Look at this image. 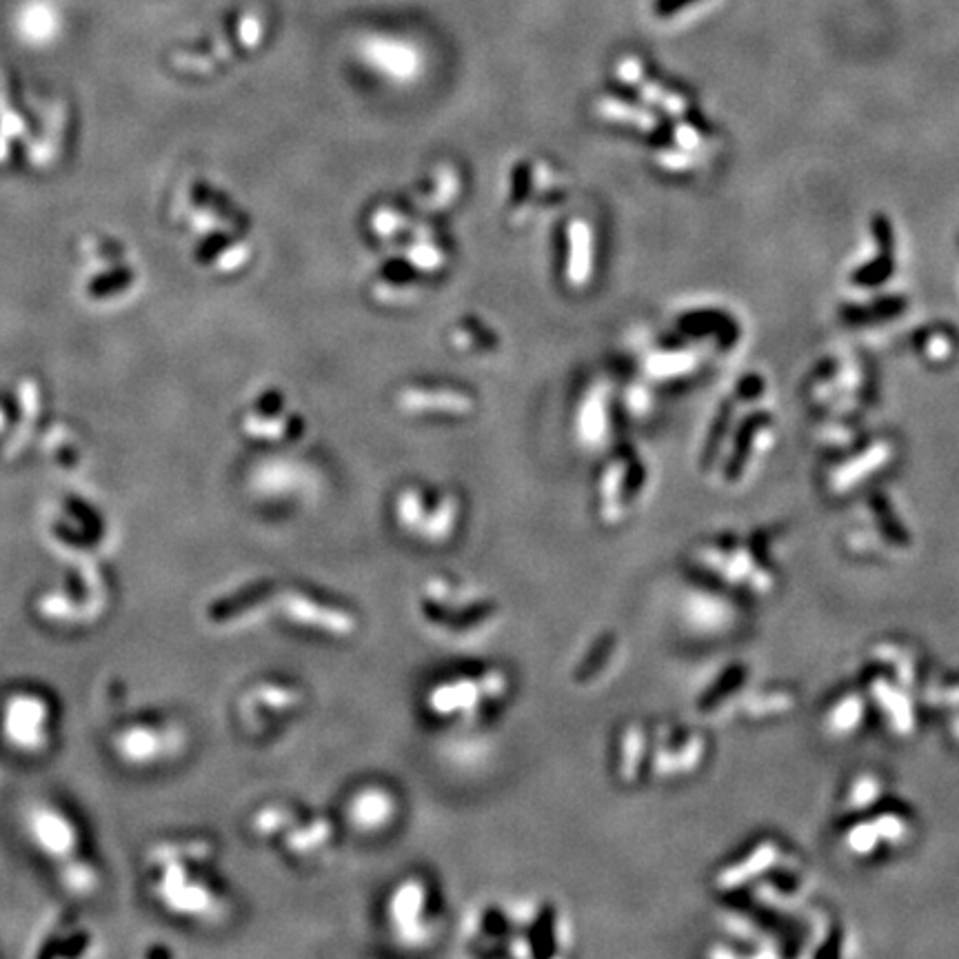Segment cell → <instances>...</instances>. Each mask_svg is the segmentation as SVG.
Returning <instances> with one entry per match:
<instances>
[{
    "mask_svg": "<svg viewBox=\"0 0 959 959\" xmlns=\"http://www.w3.org/2000/svg\"><path fill=\"white\" fill-rule=\"evenodd\" d=\"M309 693L305 684L291 675H262L238 693L234 718L249 738H271L302 718Z\"/></svg>",
    "mask_w": 959,
    "mask_h": 959,
    "instance_id": "cell-8",
    "label": "cell"
},
{
    "mask_svg": "<svg viewBox=\"0 0 959 959\" xmlns=\"http://www.w3.org/2000/svg\"><path fill=\"white\" fill-rule=\"evenodd\" d=\"M396 529L425 547H447L462 529V500L451 491L409 484L400 489L391 504Z\"/></svg>",
    "mask_w": 959,
    "mask_h": 959,
    "instance_id": "cell-9",
    "label": "cell"
},
{
    "mask_svg": "<svg viewBox=\"0 0 959 959\" xmlns=\"http://www.w3.org/2000/svg\"><path fill=\"white\" fill-rule=\"evenodd\" d=\"M402 806L405 804L396 786L385 780H365L347 793L342 820L360 835H385L400 822Z\"/></svg>",
    "mask_w": 959,
    "mask_h": 959,
    "instance_id": "cell-13",
    "label": "cell"
},
{
    "mask_svg": "<svg viewBox=\"0 0 959 959\" xmlns=\"http://www.w3.org/2000/svg\"><path fill=\"white\" fill-rule=\"evenodd\" d=\"M651 724L642 720L624 722L613 738L611 771L624 786L642 784L649 777Z\"/></svg>",
    "mask_w": 959,
    "mask_h": 959,
    "instance_id": "cell-17",
    "label": "cell"
},
{
    "mask_svg": "<svg viewBox=\"0 0 959 959\" xmlns=\"http://www.w3.org/2000/svg\"><path fill=\"white\" fill-rule=\"evenodd\" d=\"M407 258L411 260V265L422 271H438L442 269L444 262H447V256L442 254L440 247L431 240V236H422L416 240L409 249Z\"/></svg>",
    "mask_w": 959,
    "mask_h": 959,
    "instance_id": "cell-31",
    "label": "cell"
},
{
    "mask_svg": "<svg viewBox=\"0 0 959 959\" xmlns=\"http://www.w3.org/2000/svg\"><path fill=\"white\" fill-rule=\"evenodd\" d=\"M411 613L431 638L451 644L482 642L504 620L498 595L458 573L427 575L413 591Z\"/></svg>",
    "mask_w": 959,
    "mask_h": 959,
    "instance_id": "cell-2",
    "label": "cell"
},
{
    "mask_svg": "<svg viewBox=\"0 0 959 959\" xmlns=\"http://www.w3.org/2000/svg\"><path fill=\"white\" fill-rule=\"evenodd\" d=\"M775 560V535L769 531L706 540L689 553L691 571L702 582L735 598H766L773 593L780 582Z\"/></svg>",
    "mask_w": 959,
    "mask_h": 959,
    "instance_id": "cell-4",
    "label": "cell"
},
{
    "mask_svg": "<svg viewBox=\"0 0 959 959\" xmlns=\"http://www.w3.org/2000/svg\"><path fill=\"white\" fill-rule=\"evenodd\" d=\"M16 23L29 40L52 38L60 25V7L56 0H23L16 12Z\"/></svg>",
    "mask_w": 959,
    "mask_h": 959,
    "instance_id": "cell-24",
    "label": "cell"
},
{
    "mask_svg": "<svg viewBox=\"0 0 959 959\" xmlns=\"http://www.w3.org/2000/svg\"><path fill=\"white\" fill-rule=\"evenodd\" d=\"M622 658V640L615 633H602L595 638L587 651L580 655V660L573 666V682L582 686V689H593L607 682V678L618 669Z\"/></svg>",
    "mask_w": 959,
    "mask_h": 959,
    "instance_id": "cell-21",
    "label": "cell"
},
{
    "mask_svg": "<svg viewBox=\"0 0 959 959\" xmlns=\"http://www.w3.org/2000/svg\"><path fill=\"white\" fill-rule=\"evenodd\" d=\"M680 327L691 333V336H702V333L709 331H720V329H733V325L724 316L715 314V311H695V314H686L680 320Z\"/></svg>",
    "mask_w": 959,
    "mask_h": 959,
    "instance_id": "cell-34",
    "label": "cell"
},
{
    "mask_svg": "<svg viewBox=\"0 0 959 959\" xmlns=\"http://www.w3.org/2000/svg\"><path fill=\"white\" fill-rule=\"evenodd\" d=\"M309 484L305 467L291 460H267L251 473V489L265 500H296Z\"/></svg>",
    "mask_w": 959,
    "mask_h": 959,
    "instance_id": "cell-20",
    "label": "cell"
},
{
    "mask_svg": "<svg viewBox=\"0 0 959 959\" xmlns=\"http://www.w3.org/2000/svg\"><path fill=\"white\" fill-rule=\"evenodd\" d=\"M382 924L393 944L407 951H425L436 944L444 926V902L438 884L427 873H407L387 888Z\"/></svg>",
    "mask_w": 959,
    "mask_h": 959,
    "instance_id": "cell-6",
    "label": "cell"
},
{
    "mask_svg": "<svg viewBox=\"0 0 959 959\" xmlns=\"http://www.w3.org/2000/svg\"><path fill=\"white\" fill-rule=\"evenodd\" d=\"M888 458H891V447H888V444H877V447H873L871 451L862 453V456L857 458L853 464H846V467H842L837 473L835 471L831 473V478H829L831 491L833 493H844V491L857 487V484L864 482L868 473L873 476L877 469H882Z\"/></svg>",
    "mask_w": 959,
    "mask_h": 959,
    "instance_id": "cell-27",
    "label": "cell"
},
{
    "mask_svg": "<svg viewBox=\"0 0 959 959\" xmlns=\"http://www.w3.org/2000/svg\"><path fill=\"white\" fill-rule=\"evenodd\" d=\"M760 429H762V416H753L749 422H744L742 431L738 433V438H735V447H733L731 458H729V462H726V471H724L726 482H738L740 480V476L746 469V464H749L746 460H749V456H751L753 440H755L757 431H760Z\"/></svg>",
    "mask_w": 959,
    "mask_h": 959,
    "instance_id": "cell-29",
    "label": "cell"
},
{
    "mask_svg": "<svg viewBox=\"0 0 959 959\" xmlns=\"http://www.w3.org/2000/svg\"><path fill=\"white\" fill-rule=\"evenodd\" d=\"M915 833L917 820L911 809L884 802L873 811L846 817L840 846L855 862H877L906 849Z\"/></svg>",
    "mask_w": 959,
    "mask_h": 959,
    "instance_id": "cell-10",
    "label": "cell"
},
{
    "mask_svg": "<svg viewBox=\"0 0 959 959\" xmlns=\"http://www.w3.org/2000/svg\"><path fill=\"white\" fill-rule=\"evenodd\" d=\"M411 225L409 218H405L400 211L391 209V207H380L373 211L371 216V231L382 240H393L402 229H407Z\"/></svg>",
    "mask_w": 959,
    "mask_h": 959,
    "instance_id": "cell-33",
    "label": "cell"
},
{
    "mask_svg": "<svg viewBox=\"0 0 959 959\" xmlns=\"http://www.w3.org/2000/svg\"><path fill=\"white\" fill-rule=\"evenodd\" d=\"M242 431H245V436L254 440L278 442L291 436V422L287 416L282 418L267 411H251L242 418Z\"/></svg>",
    "mask_w": 959,
    "mask_h": 959,
    "instance_id": "cell-28",
    "label": "cell"
},
{
    "mask_svg": "<svg viewBox=\"0 0 959 959\" xmlns=\"http://www.w3.org/2000/svg\"><path fill=\"white\" fill-rule=\"evenodd\" d=\"M709 755L711 746L704 731L673 722L651 726L649 777L664 782L691 777L704 769Z\"/></svg>",
    "mask_w": 959,
    "mask_h": 959,
    "instance_id": "cell-12",
    "label": "cell"
},
{
    "mask_svg": "<svg viewBox=\"0 0 959 959\" xmlns=\"http://www.w3.org/2000/svg\"><path fill=\"white\" fill-rule=\"evenodd\" d=\"M738 604L733 595L713 584L704 582L702 587L691 589L682 600L684 627L695 635H724L738 627Z\"/></svg>",
    "mask_w": 959,
    "mask_h": 959,
    "instance_id": "cell-16",
    "label": "cell"
},
{
    "mask_svg": "<svg viewBox=\"0 0 959 959\" xmlns=\"http://www.w3.org/2000/svg\"><path fill=\"white\" fill-rule=\"evenodd\" d=\"M795 709V695L784 686H766V689L753 691L742 704V715L753 722H769L784 718L786 713Z\"/></svg>",
    "mask_w": 959,
    "mask_h": 959,
    "instance_id": "cell-25",
    "label": "cell"
},
{
    "mask_svg": "<svg viewBox=\"0 0 959 959\" xmlns=\"http://www.w3.org/2000/svg\"><path fill=\"white\" fill-rule=\"evenodd\" d=\"M904 309V302L902 300H895V298H888V300H880V305H875V307H846L842 309V316L846 322H851V325H864V322H871V318H891L895 314H900V311Z\"/></svg>",
    "mask_w": 959,
    "mask_h": 959,
    "instance_id": "cell-32",
    "label": "cell"
},
{
    "mask_svg": "<svg viewBox=\"0 0 959 959\" xmlns=\"http://www.w3.org/2000/svg\"><path fill=\"white\" fill-rule=\"evenodd\" d=\"M471 396L456 389H418L409 387L398 396V407L413 416L420 413H444V416H467L473 411Z\"/></svg>",
    "mask_w": 959,
    "mask_h": 959,
    "instance_id": "cell-22",
    "label": "cell"
},
{
    "mask_svg": "<svg viewBox=\"0 0 959 959\" xmlns=\"http://www.w3.org/2000/svg\"><path fill=\"white\" fill-rule=\"evenodd\" d=\"M516 682L500 664H464L440 673L422 691V711L447 729H471L507 706Z\"/></svg>",
    "mask_w": 959,
    "mask_h": 959,
    "instance_id": "cell-3",
    "label": "cell"
},
{
    "mask_svg": "<svg viewBox=\"0 0 959 959\" xmlns=\"http://www.w3.org/2000/svg\"><path fill=\"white\" fill-rule=\"evenodd\" d=\"M880 251H882L880 256H877L873 262H866V265H862L851 276V280L857 287H880L884 280L893 276L895 271L893 249H880Z\"/></svg>",
    "mask_w": 959,
    "mask_h": 959,
    "instance_id": "cell-30",
    "label": "cell"
},
{
    "mask_svg": "<svg viewBox=\"0 0 959 959\" xmlns=\"http://www.w3.org/2000/svg\"><path fill=\"white\" fill-rule=\"evenodd\" d=\"M764 389V382L757 378V376H749V378H744L740 385H738V396L742 400H753L757 398L762 393Z\"/></svg>",
    "mask_w": 959,
    "mask_h": 959,
    "instance_id": "cell-35",
    "label": "cell"
},
{
    "mask_svg": "<svg viewBox=\"0 0 959 959\" xmlns=\"http://www.w3.org/2000/svg\"><path fill=\"white\" fill-rule=\"evenodd\" d=\"M274 618L298 633L333 642L356 638L362 624L351 602L305 582H282Z\"/></svg>",
    "mask_w": 959,
    "mask_h": 959,
    "instance_id": "cell-7",
    "label": "cell"
},
{
    "mask_svg": "<svg viewBox=\"0 0 959 959\" xmlns=\"http://www.w3.org/2000/svg\"><path fill=\"white\" fill-rule=\"evenodd\" d=\"M795 860L793 851L784 846V842L777 837H762L749 846H744L740 855L726 860L724 866L718 868L713 877V884L722 893H740L744 886H755L766 875L773 873L775 868L789 864Z\"/></svg>",
    "mask_w": 959,
    "mask_h": 959,
    "instance_id": "cell-14",
    "label": "cell"
},
{
    "mask_svg": "<svg viewBox=\"0 0 959 959\" xmlns=\"http://www.w3.org/2000/svg\"><path fill=\"white\" fill-rule=\"evenodd\" d=\"M871 702H868L864 689H842L831 695L824 704L820 726L822 731L835 742L855 740L857 735L866 731L871 724Z\"/></svg>",
    "mask_w": 959,
    "mask_h": 959,
    "instance_id": "cell-18",
    "label": "cell"
},
{
    "mask_svg": "<svg viewBox=\"0 0 959 959\" xmlns=\"http://www.w3.org/2000/svg\"><path fill=\"white\" fill-rule=\"evenodd\" d=\"M644 480L646 471L642 462L624 458L613 460L600 476L598 498H595L598 518L604 524H609V527L624 522V518L631 513L635 500L642 496Z\"/></svg>",
    "mask_w": 959,
    "mask_h": 959,
    "instance_id": "cell-15",
    "label": "cell"
},
{
    "mask_svg": "<svg viewBox=\"0 0 959 959\" xmlns=\"http://www.w3.org/2000/svg\"><path fill=\"white\" fill-rule=\"evenodd\" d=\"M891 800V789L882 775L873 771H864L853 775V780L846 784V789L840 797V815L842 820L853 815H860L866 811H873L877 806Z\"/></svg>",
    "mask_w": 959,
    "mask_h": 959,
    "instance_id": "cell-23",
    "label": "cell"
},
{
    "mask_svg": "<svg viewBox=\"0 0 959 959\" xmlns=\"http://www.w3.org/2000/svg\"><path fill=\"white\" fill-rule=\"evenodd\" d=\"M365 63L393 83H411L420 74V56L413 45L396 38H369L362 45Z\"/></svg>",
    "mask_w": 959,
    "mask_h": 959,
    "instance_id": "cell-19",
    "label": "cell"
},
{
    "mask_svg": "<svg viewBox=\"0 0 959 959\" xmlns=\"http://www.w3.org/2000/svg\"><path fill=\"white\" fill-rule=\"evenodd\" d=\"M249 831L285 860L311 866L336 853L340 824L327 811L296 800H267L249 815Z\"/></svg>",
    "mask_w": 959,
    "mask_h": 959,
    "instance_id": "cell-5",
    "label": "cell"
},
{
    "mask_svg": "<svg viewBox=\"0 0 959 959\" xmlns=\"http://www.w3.org/2000/svg\"><path fill=\"white\" fill-rule=\"evenodd\" d=\"M280 589L282 582L271 575L231 584V589L209 602L207 620L214 629L227 633L256 629L276 613Z\"/></svg>",
    "mask_w": 959,
    "mask_h": 959,
    "instance_id": "cell-11",
    "label": "cell"
},
{
    "mask_svg": "<svg viewBox=\"0 0 959 959\" xmlns=\"http://www.w3.org/2000/svg\"><path fill=\"white\" fill-rule=\"evenodd\" d=\"M569 262L567 278L573 287H582L589 282L593 269V240L591 229L584 220H573L569 227Z\"/></svg>",
    "mask_w": 959,
    "mask_h": 959,
    "instance_id": "cell-26",
    "label": "cell"
},
{
    "mask_svg": "<svg viewBox=\"0 0 959 959\" xmlns=\"http://www.w3.org/2000/svg\"><path fill=\"white\" fill-rule=\"evenodd\" d=\"M462 942L480 957L558 959L571 955L575 935L567 908L549 897H496L469 908Z\"/></svg>",
    "mask_w": 959,
    "mask_h": 959,
    "instance_id": "cell-1",
    "label": "cell"
}]
</instances>
